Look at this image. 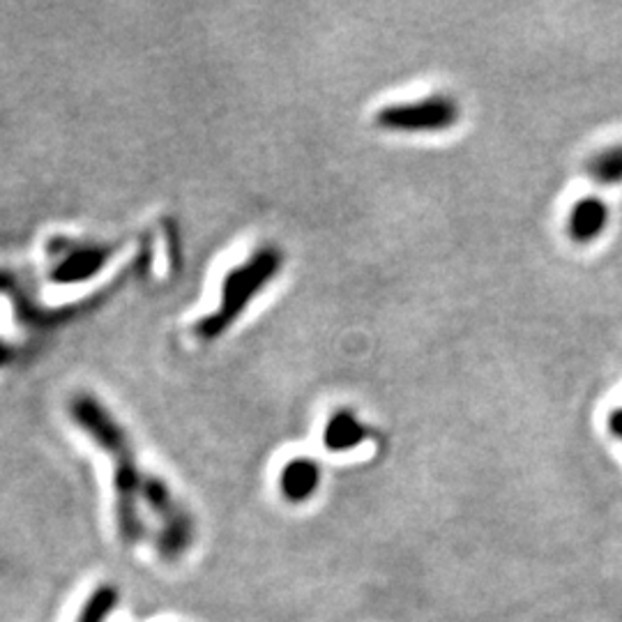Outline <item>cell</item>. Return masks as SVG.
Listing matches in <instances>:
<instances>
[{
  "label": "cell",
  "mask_w": 622,
  "mask_h": 622,
  "mask_svg": "<svg viewBox=\"0 0 622 622\" xmlns=\"http://www.w3.org/2000/svg\"><path fill=\"white\" fill-rule=\"evenodd\" d=\"M69 415H72L77 427L92 438V443L113 459L115 528H118V538L127 546L138 544L146 538L142 491L148 473L138 468L127 431L100 399L86 395V392L69 402Z\"/></svg>",
  "instance_id": "cell-1"
},
{
  "label": "cell",
  "mask_w": 622,
  "mask_h": 622,
  "mask_svg": "<svg viewBox=\"0 0 622 622\" xmlns=\"http://www.w3.org/2000/svg\"><path fill=\"white\" fill-rule=\"evenodd\" d=\"M284 263V251L276 245H261L259 249H253L240 265L230 268L224 274L219 305L194 323L192 335L201 341H217L222 335H226V330L236 326L238 318L259 297V293L276 280Z\"/></svg>",
  "instance_id": "cell-2"
},
{
  "label": "cell",
  "mask_w": 622,
  "mask_h": 622,
  "mask_svg": "<svg viewBox=\"0 0 622 622\" xmlns=\"http://www.w3.org/2000/svg\"><path fill=\"white\" fill-rule=\"evenodd\" d=\"M461 121L456 98L433 92L420 100L392 102L376 111L374 123L385 132L397 134H438L448 132Z\"/></svg>",
  "instance_id": "cell-3"
},
{
  "label": "cell",
  "mask_w": 622,
  "mask_h": 622,
  "mask_svg": "<svg viewBox=\"0 0 622 622\" xmlns=\"http://www.w3.org/2000/svg\"><path fill=\"white\" fill-rule=\"evenodd\" d=\"M115 249H118L115 242H69L67 238H56L49 251L58 253L60 259L49 272V282L58 286L83 284L104 270Z\"/></svg>",
  "instance_id": "cell-4"
},
{
  "label": "cell",
  "mask_w": 622,
  "mask_h": 622,
  "mask_svg": "<svg viewBox=\"0 0 622 622\" xmlns=\"http://www.w3.org/2000/svg\"><path fill=\"white\" fill-rule=\"evenodd\" d=\"M609 205L599 196H584L572 205L567 215V234L574 242H592L604 234L609 226Z\"/></svg>",
  "instance_id": "cell-5"
},
{
  "label": "cell",
  "mask_w": 622,
  "mask_h": 622,
  "mask_svg": "<svg viewBox=\"0 0 622 622\" xmlns=\"http://www.w3.org/2000/svg\"><path fill=\"white\" fill-rule=\"evenodd\" d=\"M320 466L309 456H295L280 471V494L284 500L299 505L307 502L320 487Z\"/></svg>",
  "instance_id": "cell-6"
},
{
  "label": "cell",
  "mask_w": 622,
  "mask_h": 622,
  "mask_svg": "<svg viewBox=\"0 0 622 622\" xmlns=\"http://www.w3.org/2000/svg\"><path fill=\"white\" fill-rule=\"evenodd\" d=\"M194 535H196V523L192 514L184 510L180 517L159 525L157 535H155L157 556L167 563L180 561L182 553L192 546Z\"/></svg>",
  "instance_id": "cell-7"
},
{
  "label": "cell",
  "mask_w": 622,
  "mask_h": 622,
  "mask_svg": "<svg viewBox=\"0 0 622 622\" xmlns=\"http://www.w3.org/2000/svg\"><path fill=\"white\" fill-rule=\"evenodd\" d=\"M366 438V427L353 410L332 412L323 429V445L330 452H351L360 448Z\"/></svg>",
  "instance_id": "cell-8"
},
{
  "label": "cell",
  "mask_w": 622,
  "mask_h": 622,
  "mask_svg": "<svg viewBox=\"0 0 622 622\" xmlns=\"http://www.w3.org/2000/svg\"><path fill=\"white\" fill-rule=\"evenodd\" d=\"M142 502H146L148 510L161 523H167V521H171V519H176V517H180L184 512V507L171 494L169 484L161 477H157V475H146L144 491H142Z\"/></svg>",
  "instance_id": "cell-9"
},
{
  "label": "cell",
  "mask_w": 622,
  "mask_h": 622,
  "mask_svg": "<svg viewBox=\"0 0 622 622\" xmlns=\"http://www.w3.org/2000/svg\"><path fill=\"white\" fill-rule=\"evenodd\" d=\"M118 599H121V592L115 586H111V584L98 586L86 599V604L81 607L77 622H106L109 615L113 613V609L118 607Z\"/></svg>",
  "instance_id": "cell-10"
},
{
  "label": "cell",
  "mask_w": 622,
  "mask_h": 622,
  "mask_svg": "<svg viewBox=\"0 0 622 622\" xmlns=\"http://www.w3.org/2000/svg\"><path fill=\"white\" fill-rule=\"evenodd\" d=\"M588 173L599 184H618L622 182V144L611 146L602 152H597L588 161Z\"/></svg>",
  "instance_id": "cell-11"
},
{
  "label": "cell",
  "mask_w": 622,
  "mask_h": 622,
  "mask_svg": "<svg viewBox=\"0 0 622 622\" xmlns=\"http://www.w3.org/2000/svg\"><path fill=\"white\" fill-rule=\"evenodd\" d=\"M607 427H609L611 436H615V438H620V441H622V408H615V410L609 412Z\"/></svg>",
  "instance_id": "cell-12"
},
{
  "label": "cell",
  "mask_w": 622,
  "mask_h": 622,
  "mask_svg": "<svg viewBox=\"0 0 622 622\" xmlns=\"http://www.w3.org/2000/svg\"><path fill=\"white\" fill-rule=\"evenodd\" d=\"M12 360V346H8L3 339H0V366L8 364Z\"/></svg>",
  "instance_id": "cell-13"
},
{
  "label": "cell",
  "mask_w": 622,
  "mask_h": 622,
  "mask_svg": "<svg viewBox=\"0 0 622 622\" xmlns=\"http://www.w3.org/2000/svg\"><path fill=\"white\" fill-rule=\"evenodd\" d=\"M12 284H14L12 274H10V272H0V293L10 291V289H12Z\"/></svg>",
  "instance_id": "cell-14"
}]
</instances>
